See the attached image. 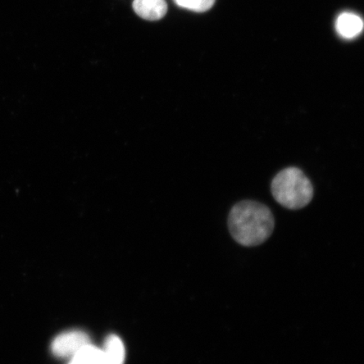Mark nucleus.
Here are the masks:
<instances>
[{"mask_svg": "<svg viewBox=\"0 0 364 364\" xmlns=\"http://www.w3.org/2000/svg\"><path fill=\"white\" fill-rule=\"evenodd\" d=\"M68 364H104L102 350L91 344L85 346Z\"/></svg>", "mask_w": 364, "mask_h": 364, "instance_id": "7", "label": "nucleus"}, {"mask_svg": "<svg viewBox=\"0 0 364 364\" xmlns=\"http://www.w3.org/2000/svg\"><path fill=\"white\" fill-rule=\"evenodd\" d=\"M89 344L91 343L87 334L80 331H71L58 336L53 341L51 349L56 357L72 358Z\"/></svg>", "mask_w": 364, "mask_h": 364, "instance_id": "3", "label": "nucleus"}, {"mask_svg": "<svg viewBox=\"0 0 364 364\" xmlns=\"http://www.w3.org/2000/svg\"><path fill=\"white\" fill-rule=\"evenodd\" d=\"M275 221L266 205L243 201L232 208L229 228L233 238L244 247H256L265 242L274 230Z\"/></svg>", "mask_w": 364, "mask_h": 364, "instance_id": "1", "label": "nucleus"}, {"mask_svg": "<svg viewBox=\"0 0 364 364\" xmlns=\"http://www.w3.org/2000/svg\"><path fill=\"white\" fill-rule=\"evenodd\" d=\"M104 364H124L125 348L122 341L116 335L108 336L102 349Z\"/></svg>", "mask_w": 364, "mask_h": 364, "instance_id": "6", "label": "nucleus"}, {"mask_svg": "<svg viewBox=\"0 0 364 364\" xmlns=\"http://www.w3.org/2000/svg\"><path fill=\"white\" fill-rule=\"evenodd\" d=\"M177 6L195 12L210 10L215 0H174Z\"/></svg>", "mask_w": 364, "mask_h": 364, "instance_id": "8", "label": "nucleus"}, {"mask_svg": "<svg viewBox=\"0 0 364 364\" xmlns=\"http://www.w3.org/2000/svg\"><path fill=\"white\" fill-rule=\"evenodd\" d=\"M133 7L136 15L147 21L161 20L168 11L166 0H134Z\"/></svg>", "mask_w": 364, "mask_h": 364, "instance_id": "4", "label": "nucleus"}, {"mask_svg": "<svg viewBox=\"0 0 364 364\" xmlns=\"http://www.w3.org/2000/svg\"><path fill=\"white\" fill-rule=\"evenodd\" d=\"M336 31L344 38H356L363 30L364 24L360 17L353 13L341 14L336 20Z\"/></svg>", "mask_w": 364, "mask_h": 364, "instance_id": "5", "label": "nucleus"}, {"mask_svg": "<svg viewBox=\"0 0 364 364\" xmlns=\"http://www.w3.org/2000/svg\"><path fill=\"white\" fill-rule=\"evenodd\" d=\"M271 188L277 203L294 210L307 206L314 195L311 181L295 167L281 171L272 180Z\"/></svg>", "mask_w": 364, "mask_h": 364, "instance_id": "2", "label": "nucleus"}]
</instances>
